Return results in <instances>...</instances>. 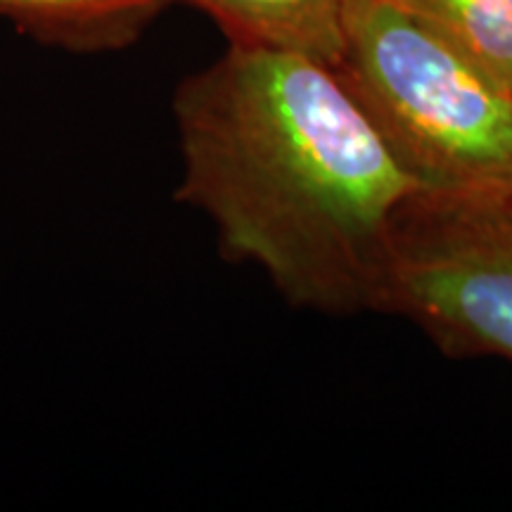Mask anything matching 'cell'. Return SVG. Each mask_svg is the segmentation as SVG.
Returning a JSON list of instances; mask_svg holds the SVG:
<instances>
[{"label": "cell", "instance_id": "cell-1", "mask_svg": "<svg viewBox=\"0 0 512 512\" xmlns=\"http://www.w3.org/2000/svg\"><path fill=\"white\" fill-rule=\"evenodd\" d=\"M178 202L297 309L384 313L401 209L425 188L328 64L230 46L174 95Z\"/></svg>", "mask_w": 512, "mask_h": 512}, {"label": "cell", "instance_id": "cell-2", "mask_svg": "<svg viewBox=\"0 0 512 512\" xmlns=\"http://www.w3.org/2000/svg\"><path fill=\"white\" fill-rule=\"evenodd\" d=\"M427 192L512 202V93L389 0H344L332 67Z\"/></svg>", "mask_w": 512, "mask_h": 512}, {"label": "cell", "instance_id": "cell-3", "mask_svg": "<svg viewBox=\"0 0 512 512\" xmlns=\"http://www.w3.org/2000/svg\"><path fill=\"white\" fill-rule=\"evenodd\" d=\"M384 313L451 356L512 361V202L422 190L401 209Z\"/></svg>", "mask_w": 512, "mask_h": 512}, {"label": "cell", "instance_id": "cell-4", "mask_svg": "<svg viewBox=\"0 0 512 512\" xmlns=\"http://www.w3.org/2000/svg\"><path fill=\"white\" fill-rule=\"evenodd\" d=\"M207 12L230 46L283 50L335 67L344 48V0H166Z\"/></svg>", "mask_w": 512, "mask_h": 512}, {"label": "cell", "instance_id": "cell-5", "mask_svg": "<svg viewBox=\"0 0 512 512\" xmlns=\"http://www.w3.org/2000/svg\"><path fill=\"white\" fill-rule=\"evenodd\" d=\"M166 0H0V12L41 41L112 50L136 41Z\"/></svg>", "mask_w": 512, "mask_h": 512}, {"label": "cell", "instance_id": "cell-6", "mask_svg": "<svg viewBox=\"0 0 512 512\" xmlns=\"http://www.w3.org/2000/svg\"><path fill=\"white\" fill-rule=\"evenodd\" d=\"M512 93V0H389Z\"/></svg>", "mask_w": 512, "mask_h": 512}]
</instances>
